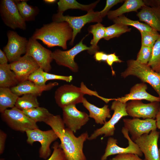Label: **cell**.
Returning <instances> with one entry per match:
<instances>
[{"label":"cell","instance_id":"cell-1","mask_svg":"<svg viewBox=\"0 0 160 160\" xmlns=\"http://www.w3.org/2000/svg\"><path fill=\"white\" fill-rule=\"evenodd\" d=\"M45 123L52 128L60 139V145L66 160H87L83 148L84 142L89 137L87 132L76 137L73 131L65 128L60 115L52 114Z\"/></svg>","mask_w":160,"mask_h":160},{"label":"cell","instance_id":"cell-2","mask_svg":"<svg viewBox=\"0 0 160 160\" xmlns=\"http://www.w3.org/2000/svg\"><path fill=\"white\" fill-rule=\"evenodd\" d=\"M73 30L66 22H53L37 29L32 38L41 40L48 47L59 46L67 49V42L72 38Z\"/></svg>","mask_w":160,"mask_h":160},{"label":"cell","instance_id":"cell-3","mask_svg":"<svg viewBox=\"0 0 160 160\" xmlns=\"http://www.w3.org/2000/svg\"><path fill=\"white\" fill-rule=\"evenodd\" d=\"M81 87L72 84H65L58 87L55 92V102L60 107L63 108L71 105L82 103L85 94L98 96L96 92L87 89L83 82Z\"/></svg>","mask_w":160,"mask_h":160},{"label":"cell","instance_id":"cell-4","mask_svg":"<svg viewBox=\"0 0 160 160\" xmlns=\"http://www.w3.org/2000/svg\"><path fill=\"white\" fill-rule=\"evenodd\" d=\"M127 64V68L121 76L124 78L131 75L137 77L150 85L160 98V73L153 71L148 64H141L136 60H129Z\"/></svg>","mask_w":160,"mask_h":160},{"label":"cell","instance_id":"cell-5","mask_svg":"<svg viewBox=\"0 0 160 160\" xmlns=\"http://www.w3.org/2000/svg\"><path fill=\"white\" fill-rule=\"evenodd\" d=\"M63 13L57 12L54 14L52 16V19L54 22L65 21L69 24L73 30L72 38L69 44L71 45L73 44L77 34L81 32V28L86 24L93 22L100 23L103 20V18L100 17L99 11H93L84 15L78 17L68 15L64 16Z\"/></svg>","mask_w":160,"mask_h":160},{"label":"cell","instance_id":"cell-6","mask_svg":"<svg viewBox=\"0 0 160 160\" xmlns=\"http://www.w3.org/2000/svg\"><path fill=\"white\" fill-rule=\"evenodd\" d=\"M113 100L114 101L111 107V110L114 111L112 116L102 127L95 130L91 135L89 136L88 140H95L98 136L103 135H104V137L113 136L116 124L123 117L128 116L126 109L127 103H123L115 99H113Z\"/></svg>","mask_w":160,"mask_h":160},{"label":"cell","instance_id":"cell-7","mask_svg":"<svg viewBox=\"0 0 160 160\" xmlns=\"http://www.w3.org/2000/svg\"><path fill=\"white\" fill-rule=\"evenodd\" d=\"M3 120L12 129L22 132L38 128L36 122L15 106L1 113Z\"/></svg>","mask_w":160,"mask_h":160},{"label":"cell","instance_id":"cell-8","mask_svg":"<svg viewBox=\"0 0 160 160\" xmlns=\"http://www.w3.org/2000/svg\"><path fill=\"white\" fill-rule=\"evenodd\" d=\"M25 132L27 137V143L32 145L34 142H39L41 145L39 151V157L44 159H47L51 153L50 144L58 138L54 131L52 129L43 131L38 128L28 130Z\"/></svg>","mask_w":160,"mask_h":160},{"label":"cell","instance_id":"cell-9","mask_svg":"<svg viewBox=\"0 0 160 160\" xmlns=\"http://www.w3.org/2000/svg\"><path fill=\"white\" fill-rule=\"evenodd\" d=\"M86 35L73 47L67 51L57 49L52 52V57L57 64L59 65L68 68L72 72L77 73L79 71V66L74 60L76 56L84 50H90L91 47H88L83 43Z\"/></svg>","mask_w":160,"mask_h":160},{"label":"cell","instance_id":"cell-10","mask_svg":"<svg viewBox=\"0 0 160 160\" xmlns=\"http://www.w3.org/2000/svg\"><path fill=\"white\" fill-rule=\"evenodd\" d=\"M0 14L4 23L11 29H26L25 21L20 15L14 1H1Z\"/></svg>","mask_w":160,"mask_h":160},{"label":"cell","instance_id":"cell-11","mask_svg":"<svg viewBox=\"0 0 160 160\" xmlns=\"http://www.w3.org/2000/svg\"><path fill=\"white\" fill-rule=\"evenodd\" d=\"M7 35L8 42L3 51L8 62L11 63L18 60L22 55L26 54L28 40L13 31H9Z\"/></svg>","mask_w":160,"mask_h":160},{"label":"cell","instance_id":"cell-12","mask_svg":"<svg viewBox=\"0 0 160 160\" xmlns=\"http://www.w3.org/2000/svg\"><path fill=\"white\" fill-rule=\"evenodd\" d=\"M52 52L47 49L32 37L28 40L25 54L32 57L44 72H49L51 70V63L53 60Z\"/></svg>","mask_w":160,"mask_h":160},{"label":"cell","instance_id":"cell-13","mask_svg":"<svg viewBox=\"0 0 160 160\" xmlns=\"http://www.w3.org/2000/svg\"><path fill=\"white\" fill-rule=\"evenodd\" d=\"M121 132L124 137L128 141V146L126 148L120 147L117 145V140L112 137L108 140L104 154L102 156L101 160H106L109 156L114 155L132 153L141 157L143 153L137 144L132 141L129 135V132L124 127Z\"/></svg>","mask_w":160,"mask_h":160},{"label":"cell","instance_id":"cell-14","mask_svg":"<svg viewBox=\"0 0 160 160\" xmlns=\"http://www.w3.org/2000/svg\"><path fill=\"white\" fill-rule=\"evenodd\" d=\"M160 107L159 102L143 103L140 100H133L127 103V113L133 118L155 119Z\"/></svg>","mask_w":160,"mask_h":160},{"label":"cell","instance_id":"cell-15","mask_svg":"<svg viewBox=\"0 0 160 160\" xmlns=\"http://www.w3.org/2000/svg\"><path fill=\"white\" fill-rule=\"evenodd\" d=\"M160 133L156 130L152 131L134 141L144 154L146 160H160L157 145Z\"/></svg>","mask_w":160,"mask_h":160},{"label":"cell","instance_id":"cell-16","mask_svg":"<svg viewBox=\"0 0 160 160\" xmlns=\"http://www.w3.org/2000/svg\"><path fill=\"white\" fill-rule=\"evenodd\" d=\"M124 127L131 135V139L134 141L143 135L149 134L157 127L156 120L147 119L143 120L138 118L123 119Z\"/></svg>","mask_w":160,"mask_h":160},{"label":"cell","instance_id":"cell-17","mask_svg":"<svg viewBox=\"0 0 160 160\" xmlns=\"http://www.w3.org/2000/svg\"><path fill=\"white\" fill-rule=\"evenodd\" d=\"M63 120L67 128L75 133L85 125L89 119L86 112L79 110L76 105L68 106L62 108Z\"/></svg>","mask_w":160,"mask_h":160},{"label":"cell","instance_id":"cell-18","mask_svg":"<svg viewBox=\"0 0 160 160\" xmlns=\"http://www.w3.org/2000/svg\"><path fill=\"white\" fill-rule=\"evenodd\" d=\"M9 64L19 83L27 80L29 76L40 67L32 57L25 54L17 60Z\"/></svg>","mask_w":160,"mask_h":160},{"label":"cell","instance_id":"cell-19","mask_svg":"<svg viewBox=\"0 0 160 160\" xmlns=\"http://www.w3.org/2000/svg\"><path fill=\"white\" fill-rule=\"evenodd\" d=\"M147 85L142 82L135 84L130 89L129 93L124 96L115 99L123 103L129 100H145L151 102H160V98L153 96L146 91Z\"/></svg>","mask_w":160,"mask_h":160},{"label":"cell","instance_id":"cell-20","mask_svg":"<svg viewBox=\"0 0 160 160\" xmlns=\"http://www.w3.org/2000/svg\"><path fill=\"white\" fill-rule=\"evenodd\" d=\"M58 85L57 82H50L43 86L37 85L31 81L27 80L19 83L10 88L12 91L18 96L26 94H32L40 96L42 92L51 89Z\"/></svg>","mask_w":160,"mask_h":160},{"label":"cell","instance_id":"cell-21","mask_svg":"<svg viewBox=\"0 0 160 160\" xmlns=\"http://www.w3.org/2000/svg\"><path fill=\"white\" fill-rule=\"evenodd\" d=\"M140 21L143 22L153 30L160 32V7L145 6L136 15Z\"/></svg>","mask_w":160,"mask_h":160},{"label":"cell","instance_id":"cell-22","mask_svg":"<svg viewBox=\"0 0 160 160\" xmlns=\"http://www.w3.org/2000/svg\"><path fill=\"white\" fill-rule=\"evenodd\" d=\"M82 103L88 111L89 117L94 119L96 123L104 125L107 121V119L111 118L110 110L108 105H105L102 108H99L90 103L85 97Z\"/></svg>","mask_w":160,"mask_h":160},{"label":"cell","instance_id":"cell-23","mask_svg":"<svg viewBox=\"0 0 160 160\" xmlns=\"http://www.w3.org/2000/svg\"><path fill=\"white\" fill-rule=\"evenodd\" d=\"M145 6L143 0H125L124 4L119 7L113 10H110L107 15L109 20L114 19L124 15L125 13L137 10Z\"/></svg>","mask_w":160,"mask_h":160},{"label":"cell","instance_id":"cell-24","mask_svg":"<svg viewBox=\"0 0 160 160\" xmlns=\"http://www.w3.org/2000/svg\"><path fill=\"white\" fill-rule=\"evenodd\" d=\"M19 83L16 75L10 69L9 64L0 65V87L11 88Z\"/></svg>","mask_w":160,"mask_h":160},{"label":"cell","instance_id":"cell-25","mask_svg":"<svg viewBox=\"0 0 160 160\" xmlns=\"http://www.w3.org/2000/svg\"><path fill=\"white\" fill-rule=\"evenodd\" d=\"M99 0L88 5L81 4L75 0H60L57 3L58 13H63L67 9H79L86 11L87 13L93 10Z\"/></svg>","mask_w":160,"mask_h":160},{"label":"cell","instance_id":"cell-26","mask_svg":"<svg viewBox=\"0 0 160 160\" xmlns=\"http://www.w3.org/2000/svg\"><path fill=\"white\" fill-rule=\"evenodd\" d=\"M105 28L101 23H97L89 27L88 29L89 32L92 33L93 35V38L90 43L91 49L87 51L89 54L91 55L95 54L99 49L97 44L100 39L103 38Z\"/></svg>","mask_w":160,"mask_h":160},{"label":"cell","instance_id":"cell-27","mask_svg":"<svg viewBox=\"0 0 160 160\" xmlns=\"http://www.w3.org/2000/svg\"><path fill=\"white\" fill-rule=\"evenodd\" d=\"M19 97L9 88L0 87V112L3 113L8 108L15 107Z\"/></svg>","mask_w":160,"mask_h":160},{"label":"cell","instance_id":"cell-28","mask_svg":"<svg viewBox=\"0 0 160 160\" xmlns=\"http://www.w3.org/2000/svg\"><path fill=\"white\" fill-rule=\"evenodd\" d=\"M15 1L20 15L25 21L35 20L39 11L37 7L28 5L25 0Z\"/></svg>","mask_w":160,"mask_h":160},{"label":"cell","instance_id":"cell-29","mask_svg":"<svg viewBox=\"0 0 160 160\" xmlns=\"http://www.w3.org/2000/svg\"><path fill=\"white\" fill-rule=\"evenodd\" d=\"M38 96L37 95L32 94L23 95L19 97L15 106L22 111L39 107Z\"/></svg>","mask_w":160,"mask_h":160},{"label":"cell","instance_id":"cell-30","mask_svg":"<svg viewBox=\"0 0 160 160\" xmlns=\"http://www.w3.org/2000/svg\"><path fill=\"white\" fill-rule=\"evenodd\" d=\"M22 111L28 117L36 122H45L52 114L47 109L39 106Z\"/></svg>","mask_w":160,"mask_h":160},{"label":"cell","instance_id":"cell-31","mask_svg":"<svg viewBox=\"0 0 160 160\" xmlns=\"http://www.w3.org/2000/svg\"><path fill=\"white\" fill-rule=\"evenodd\" d=\"M128 26L119 23H114L105 28L104 39L109 40L115 37H118L122 34L131 31Z\"/></svg>","mask_w":160,"mask_h":160},{"label":"cell","instance_id":"cell-32","mask_svg":"<svg viewBox=\"0 0 160 160\" xmlns=\"http://www.w3.org/2000/svg\"><path fill=\"white\" fill-rule=\"evenodd\" d=\"M114 23H119L127 26H133L140 31H151L153 30L147 24L137 20H132L123 15L113 20Z\"/></svg>","mask_w":160,"mask_h":160},{"label":"cell","instance_id":"cell-33","mask_svg":"<svg viewBox=\"0 0 160 160\" xmlns=\"http://www.w3.org/2000/svg\"><path fill=\"white\" fill-rule=\"evenodd\" d=\"M148 65L153 71L160 73V36L152 48L151 57Z\"/></svg>","mask_w":160,"mask_h":160},{"label":"cell","instance_id":"cell-34","mask_svg":"<svg viewBox=\"0 0 160 160\" xmlns=\"http://www.w3.org/2000/svg\"><path fill=\"white\" fill-rule=\"evenodd\" d=\"M141 37V45L153 48L160 34L158 31H140Z\"/></svg>","mask_w":160,"mask_h":160},{"label":"cell","instance_id":"cell-35","mask_svg":"<svg viewBox=\"0 0 160 160\" xmlns=\"http://www.w3.org/2000/svg\"><path fill=\"white\" fill-rule=\"evenodd\" d=\"M152 51V48L141 45L136 60L141 64H148L151 58Z\"/></svg>","mask_w":160,"mask_h":160},{"label":"cell","instance_id":"cell-36","mask_svg":"<svg viewBox=\"0 0 160 160\" xmlns=\"http://www.w3.org/2000/svg\"><path fill=\"white\" fill-rule=\"evenodd\" d=\"M44 70L39 67L28 76V80L39 86L45 85L47 81L44 75Z\"/></svg>","mask_w":160,"mask_h":160},{"label":"cell","instance_id":"cell-37","mask_svg":"<svg viewBox=\"0 0 160 160\" xmlns=\"http://www.w3.org/2000/svg\"><path fill=\"white\" fill-rule=\"evenodd\" d=\"M52 148V153L47 160H66L64 153L58 142H56L54 143Z\"/></svg>","mask_w":160,"mask_h":160},{"label":"cell","instance_id":"cell-38","mask_svg":"<svg viewBox=\"0 0 160 160\" xmlns=\"http://www.w3.org/2000/svg\"><path fill=\"white\" fill-rule=\"evenodd\" d=\"M44 75L47 81L49 80H59L70 82L73 79V77L72 76H65L57 75L49 73L44 71Z\"/></svg>","mask_w":160,"mask_h":160},{"label":"cell","instance_id":"cell-39","mask_svg":"<svg viewBox=\"0 0 160 160\" xmlns=\"http://www.w3.org/2000/svg\"><path fill=\"white\" fill-rule=\"evenodd\" d=\"M124 1L123 0H107L105 7L102 10L100 11V17L103 18L107 15L110 9L112 7Z\"/></svg>","mask_w":160,"mask_h":160},{"label":"cell","instance_id":"cell-40","mask_svg":"<svg viewBox=\"0 0 160 160\" xmlns=\"http://www.w3.org/2000/svg\"><path fill=\"white\" fill-rule=\"evenodd\" d=\"M109 160H146L142 159L135 154L128 153L117 155Z\"/></svg>","mask_w":160,"mask_h":160},{"label":"cell","instance_id":"cell-41","mask_svg":"<svg viewBox=\"0 0 160 160\" xmlns=\"http://www.w3.org/2000/svg\"><path fill=\"white\" fill-rule=\"evenodd\" d=\"M123 61L120 59L115 53L108 54V57L106 62L108 65L111 67L112 72L113 75H114L115 72L112 68V65L114 62L121 63Z\"/></svg>","mask_w":160,"mask_h":160},{"label":"cell","instance_id":"cell-42","mask_svg":"<svg viewBox=\"0 0 160 160\" xmlns=\"http://www.w3.org/2000/svg\"><path fill=\"white\" fill-rule=\"evenodd\" d=\"M108 54L103 52L97 51L95 54L94 58L97 61H106L108 57Z\"/></svg>","mask_w":160,"mask_h":160},{"label":"cell","instance_id":"cell-43","mask_svg":"<svg viewBox=\"0 0 160 160\" xmlns=\"http://www.w3.org/2000/svg\"><path fill=\"white\" fill-rule=\"evenodd\" d=\"M6 134L2 130H0V154H2L4 149Z\"/></svg>","mask_w":160,"mask_h":160},{"label":"cell","instance_id":"cell-44","mask_svg":"<svg viewBox=\"0 0 160 160\" xmlns=\"http://www.w3.org/2000/svg\"><path fill=\"white\" fill-rule=\"evenodd\" d=\"M145 5L151 7H160V0H143Z\"/></svg>","mask_w":160,"mask_h":160},{"label":"cell","instance_id":"cell-45","mask_svg":"<svg viewBox=\"0 0 160 160\" xmlns=\"http://www.w3.org/2000/svg\"><path fill=\"white\" fill-rule=\"evenodd\" d=\"M7 57L5 52L0 49V65L8 63Z\"/></svg>","mask_w":160,"mask_h":160},{"label":"cell","instance_id":"cell-46","mask_svg":"<svg viewBox=\"0 0 160 160\" xmlns=\"http://www.w3.org/2000/svg\"><path fill=\"white\" fill-rule=\"evenodd\" d=\"M156 118L157 128L160 130V107ZM159 153L160 159V148L159 149Z\"/></svg>","mask_w":160,"mask_h":160},{"label":"cell","instance_id":"cell-47","mask_svg":"<svg viewBox=\"0 0 160 160\" xmlns=\"http://www.w3.org/2000/svg\"><path fill=\"white\" fill-rule=\"evenodd\" d=\"M56 1H57L55 0H44V2L48 4H52L56 2Z\"/></svg>","mask_w":160,"mask_h":160},{"label":"cell","instance_id":"cell-48","mask_svg":"<svg viewBox=\"0 0 160 160\" xmlns=\"http://www.w3.org/2000/svg\"><path fill=\"white\" fill-rule=\"evenodd\" d=\"M0 160H4L3 159H0Z\"/></svg>","mask_w":160,"mask_h":160}]
</instances>
